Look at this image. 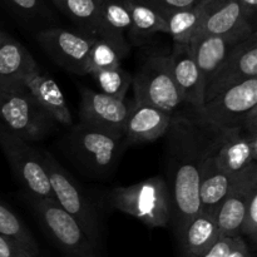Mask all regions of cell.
Masks as SVG:
<instances>
[{"label":"cell","instance_id":"cell-3","mask_svg":"<svg viewBox=\"0 0 257 257\" xmlns=\"http://www.w3.org/2000/svg\"><path fill=\"white\" fill-rule=\"evenodd\" d=\"M109 201L115 210L133 216L151 227H166L172 218L170 187L161 176L128 187L114 188Z\"/></svg>","mask_w":257,"mask_h":257},{"label":"cell","instance_id":"cell-13","mask_svg":"<svg viewBox=\"0 0 257 257\" xmlns=\"http://www.w3.org/2000/svg\"><path fill=\"white\" fill-rule=\"evenodd\" d=\"M80 95V123L123 135L125 120L135 102L109 97L89 88H82Z\"/></svg>","mask_w":257,"mask_h":257},{"label":"cell","instance_id":"cell-24","mask_svg":"<svg viewBox=\"0 0 257 257\" xmlns=\"http://www.w3.org/2000/svg\"><path fill=\"white\" fill-rule=\"evenodd\" d=\"M131 28V12L128 0H102L99 12V28L97 37L113 40H127L125 33Z\"/></svg>","mask_w":257,"mask_h":257},{"label":"cell","instance_id":"cell-29","mask_svg":"<svg viewBox=\"0 0 257 257\" xmlns=\"http://www.w3.org/2000/svg\"><path fill=\"white\" fill-rule=\"evenodd\" d=\"M90 75L99 87L98 92L109 95V97L119 98V99L125 98L130 87L132 85V75L127 70L123 69L122 65L100 70Z\"/></svg>","mask_w":257,"mask_h":257},{"label":"cell","instance_id":"cell-37","mask_svg":"<svg viewBox=\"0 0 257 257\" xmlns=\"http://www.w3.org/2000/svg\"><path fill=\"white\" fill-rule=\"evenodd\" d=\"M5 37H7V34H5V33L3 32L2 29H0V44H2V43H3V40L5 39Z\"/></svg>","mask_w":257,"mask_h":257},{"label":"cell","instance_id":"cell-16","mask_svg":"<svg viewBox=\"0 0 257 257\" xmlns=\"http://www.w3.org/2000/svg\"><path fill=\"white\" fill-rule=\"evenodd\" d=\"M247 168L236 175L225 172L218 168L215 162V158L211 156L210 151H208L207 156L203 160L202 167H201L200 186H198L200 213L215 216L221 203L242 180Z\"/></svg>","mask_w":257,"mask_h":257},{"label":"cell","instance_id":"cell-33","mask_svg":"<svg viewBox=\"0 0 257 257\" xmlns=\"http://www.w3.org/2000/svg\"><path fill=\"white\" fill-rule=\"evenodd\" d=\"M235 240L236 237H220L203 257H227L232 250Z\"/></svg>","mask_w":257,"mask_h":257},{"label":"cell","instance_id":"cell-12","mask_svg":"<svg viewBox=\"0 0 257 257\" xmlns=\"http://www.w3.org/2000/svg\"><path fill=\"white\" fill-rule=\"evenodd\" d=\"M252 78H257L256 32L238 43L218 67L206 85L203 99L207 102L220 93Z\"/></svg>","mask_w":257,"mask_h":257},{"label":"cell","instance_id":"cell-6","mask_svg":"<svg viewBox=\"0 0 257 257\" xmlns=\"http://www.w3.org/2000/svg\"><path fill=\"white\" fill-rule=\"evenodd\" d=\"M0 125L25 142L43 141L54 120L22 89L0 90Z\"/></svg>","mask_w":257,"mask_h":257},{"label":"cell","instance_id":"cell-21","mask_svg":"<svg viewBox=\"0 0 257 257\" xmlns=\"http://www.w3.org/2000/svg\"><path fill=\"white\" fill-rule=\"evenodd\" d=\"M38 63L29 50L7 34L0 44V90L22 89V79Z\"/></svg>","mask_w":257,"mask_h":257},{"label":"cell","instance_id":"cell-11","mask_svg":"<svg viewBox=\"0 0 257 257\" xmlns=\"http://www.w3.org/2000/svg\"><path fill=\"white\" fill-rule=\"evenodd\" d=\"M94 37L62 28L42 30L37 34L40 47L57 64L74 74L85 75Z\"/></svg>","mask_w":257,"mask_h":257},{"label":"cell","instance_id":"cell-19","mask_svg":"<svg viewBox=\"0 0 257 257\" xmlns=\"http://www.w3.org/2000/svg\"><path fill=\"white\" fill-rule=\"evenodd\" d=\"M171 119L172 114L135 100L123 128V136L130 143L153 142L166 136Z\"/></svg>","mask_w":257,"mask_h":257},{"label":"cell","instance_id":"cell-5","mask_svg":"<svg viewBox=\"0 0 257 257\" xmlns=\"http://www.w3.org/2000/svg\"><path fill=\"white\" fill-rule=\"evenodd\" d=\"M136 102L152 105L173 114L181 105L180 93L171 69L170 54L153 53L145 58L132 77Z\"/></svg>","mask_w":257,"mask_h":257},{"label":"cell","instance_id":"cell-36","mask_svg":"<svg viewBox=\"0 0 257 257\" xmlns=\"http://www.w3.org/2000/svg\"><path fill=\"white\" fill-rule=\"evenodd\" d=\"M236 2H237L238 4H240V7L242 8L246 17H247L251 22H253L257 10V0H236Z\"/></svg>","mask_w":257,"mask_h":257},{"label":"cell","instance_id":"cell-23","mask_svg":"<svg viewBox=\"0 0 257 257\" xmlns=\"http://www.w3.org/2000/svg\"><path fill=\"white\" fill-rule=\"evenodd\" d=\"M131 28L128 38L133 44H142L157 33H167L166 20L157 10L141 0H128Z\"/></svg>","mask_w":257,"mask_h":257},{"label":"cell","instance_id":"cell-25","mask_svg":"<svg viewBox=\"0 0 257 257\" xmlns=\"http://www.w3.org/2000/svg\"><path fill=\"white\" fill-rule=\"evenodd\" d=\"M128 53H130L128 40L95 38L88 58L87 73L93 74L100 70L120 67V63L127 57Z\"/></svg>","mask_w":257,"mask_h":257},{"label":"cell","instance_id":"cell-22","mask_svg":"<svg viewBox=\"0 0 257 257\" xmlns=\"http://www.w3.org/2000/svg\"><path fill=\"white\" fill-rule=\"evenodd\" d=\"M220 238L215 216L198 213L181 232L177 240L182 257H203Z\"/></svg>","mask_w":257,"mask_h":257},{"label":"cell","instance_id":"cell-27","mask_svg":"<svg viewBox=\"0 0 257 257\" xmlns=\"http://www.w3.org/2000/svg\"><path fill=\"white\" fill-rule=\"evenodd\" d=\"M203 4L205 3H201L197 7L178 10L166 15L167 34L172 37L173 44H190L192 42L202 19Z\"/></svg>","mask_w":257,"mask_h":257},{"label":"cell","instance_id":"cell-18","mask_svg":"<svg viewBox=\"0 0 257 257\" xmlns=\"http://www.w3.org/2000/svg\"><path fill=\"white\" fill-rule=\"evenodd\" d=\"M170 60L182 103H187L192 109L200 108L205 102V83L190 44H173Z\"/></svg>","mask_w":257,"mask_h":257},{"label":"cell","instance_id":"cell-15","mask_svg":"<svg viewBox=\"0 0 257 257\" xmlns=\"http://www.w3.org/2000/svg\"><path fill=\"white\" fill-rule=\"evenodd\" d=\"M22 90L44 109L54 122L64 125L72 124V114L59 85L38 64L23 77Z\"/></svg>","mask_w":257,"mask_h":257},{"label":"cell","instance_id":"cell-9","mask_svg":"<svg viewBox=\"0 0 257 257\" xmlns=\"http://www.w3.org/2000/svg\"><path fill=\"white\" fill-rule=\"evenodd\" d=\"M124 136L79 123L70 135V147L78 160L94 172H108L117 163Z\"/></svg>","mask_w":257,"mask_h":257},{"label":"cell","instance_id":"cell-26","mask_svg":"<svg viewBox=\"0 0 257 257\" xmlns=\"http://www.w3.org/2000/svg\"><path fill=\"white\" fill-rule=\"evenodd\" d=\"M58 9L77 23L83 34L97 37L102 0H53Z\"/></svg>","mask_w":257,"mask_h":257},{"label":"cell","instance_id":"cell-32","mask_svg":"<svg viewBox=\"0 0 257 257\" xmlns=\"http://www.w3.org/2000/svg\"><path fill=\"white\" fill-rule=\"evenodd\" d=\"M0 257H38L15 242L14 240L0 235Z\"/></svg>","mask_w":257,"mask_h":257},{"label":"cell","instance_id":"cell-2","mask_svg":"<svg viewBox=\"0 0 257 257\" xmlns=\"http://www.w3.org/2000/svg\"><path fill=\"white\" fill-rule=\"evenodd\" d=\"M191 114L210 137L246 124L257 114V78L220 93L200 108H191Z\"/></svg>","mask_w":257,"mask_h":257},{"label":"cell","instance_id":"cell-20","mask_svg":"<svg viewBox=\"0 0 257 257\" xmlns=\"http://www.w3.org/2000/svg\"><path fill=\"white\" fill-rule=\"evenodd\" d=\"M252 34V33H251ZM247 35H202L192 39L191 50L202 75L205 89L211 77L215 74L221 64L225 62L233 48L248 37Z\"/></svg>","mask_w":257,"mask_h":257},{"label":"cell","instance_id":"cell-7","mask_svg":"<svg viewBox=\"0 0 257 257\" xmlns=\"http://www.w3.org/2000/svg\"><path fill=\"white\" fill-rule=\"evenodd\" d=\"M33 207L48 235L69 257H99L97 245L55 201L33 198Z\"/></svg>","mask_w":257,"mask_h":257},{"label":"cell","instance_id":"cell-8","mask_svg":"<svg viewBox=\"0 0 257 257\" xmlns=\"http://www.w3.org/2000/svg\"><path fill=\"white\" fill-rule=\"evenodd\" d=\"M0 147L12 166L18 180L29 191L33 198L55 201L49 178L43 165L42 153L25 141L8 132L0 125Z\"/></svg>","mask_w":257,"mask_h":257},{"label":"cell","instance_id":"cell-38","mask_svg":"<svg viewBox=\"0 0 257 257\" xmlns=\"http://www.w3.org/2000/svg\"><path fill=\"white\" fill-rule=\"evenodd\" d=\"M206 2H208V0H203V3H206Z\"/></svg>","mask_w":257,"mask_h":257},{"label":"cell","instance_id":"cell-31","mask_svg":"<svg viewBox=\"0 0 257 257\" xmlns=\"http://www.w3.org/2000/svg\"><path fill=\"white\" fill-rule=\"evenodd\" d=\"M141 2L152 7L153 9L157 10L165 18L166 15L171 14L173 12L197 7L201 3H203V0H141Z\"/></svg>","mask_w":257,"mask_h":257},{"label":"cell","instance_id":"cell-4","mask_svg":"<svg viewBox=\"0 0 257 257\" xmlns=\"http://www.w3.org/2000/svg\"><path fill=\"white\" fill-rule=\"evenodd\" d=\"M42 160L55 202L74 218L85 235L97 245L100 237V225L94 206L74 178L49 152H42Z\"/></svg>","mask_w":257,"mask_h":257},{"label":"cell","instance_id":"cell-30","mask_svg":"<svg viewBox=\"0 0 257 257\" xmlns=\"http://www.w3.org/2000/svg\"><path fill=\"white\" fill-rule=\"evenodd\" d=\"M247 236L253 243L257 237V190H255L248 200L241 225L240 236Z\"/></svg>","mask_w":257,"mask_h":257},{"label":"cell","instance_id":"cell-1","mask_svg":"<svg viewBox=\"0 0 257 257\" xmlns=\"http://www.w3.org/2000/svg\"><path fill=\"white\" fill-rule=\"evenodd\" d=\"M167 183L172 202L176 236H180L200 213L201 167L211 146V137L195 122L191 113L172 114L167 131Z\"/></svg>","mask_w":257,"mask_h":257},{"label":"cell","instance_id":"cell-35","mask_svg":"<svg viewBox=\"0 0 257 257\" xmlns=\"http://www.w3.org/2000/svg\"><path fill=\"white\" fill-rule=\"evenodd\" d=\"M227 257H252V255H251L250 248H248L247 243L243 241V238L236 237L232 250L230 251Z\"/></svg>","mask_w":257,"mask_h":257},{"label":"cell","instance_id":"cell-14","mask_svg":"<svg viewBox=\"0 0 257 257\" xmlns=\"http://www.w3.org/2000/svg\"><path fill=\"white\" fill-rule=\"evenodd\" d=\"M253 32L255 24L236 0H208L203 4L202 19L193 39L202 35H247Z\"/></svg>","mask_w":257,"mask_h":257},{"label":"cell","instance_id":"cell-34","mask_svg":"<svg viewBox=\"0 0 257 257\" xmlns=\"http://www.w3.org/2000/svg\"><path fill=\"white\" fill-rule=\"evenodd\" d=\"M8 5L24 15H35L39 13V0H4Z\"/></svg>","mask_w":257,"mask_h":257},{"label":"cell","instance_id":"cell-28","mask_svg":"<svg viewBox=\"0 0 257 257\" xmlns=\"http://www.w3.org/2000/svg\"><path fill=\"white\" fill-rule=\"evenodd\" d=\"M0 235L9 237L27 248L33 255L38 256V245L27 226L8 206L0 201Z\"/></svg>","mask_w":257,"mask_h":257},{"label":"cell","instance_id":"cell-10","mask_svg":"<svg viewBox=\"0 0 257 257\" xmlns=\"http://www.w3.org/2000/svg\"><path fill=\"white\" fill-rule=\"evenodd\" d=\"M210 153L218 168L231 175L257 162V114L241 127L211 137Z\"/></svg>","mask_w":257,"mask_h":257},{"label":"cell","instance_id":"cell-17","mask_svg":"<svg viewBox=\"0 0 257 257\" xmlns=\"http://www.w3.org/2000/svg\"><path fill=\"white\" fill-rule=\"evenodd\" d=\"M257 190V162L252 163L242 180L221 203L215 215L220 237H241L240 231L248 200Z\"/></svg>","mask_w":257,"mask_h":257}]
</instances>
